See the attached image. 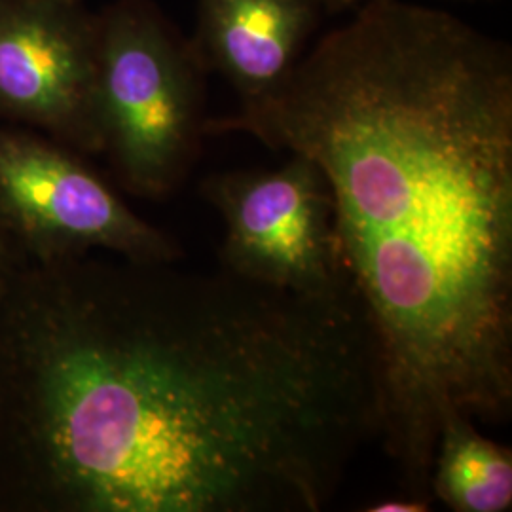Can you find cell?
Segmentation results:
<instances>
[{
    "mask_svg": "<svg viewBox=\"0 0 512 512\" xmlns=\"http://www.w3.org/2000/svg\"><path fill=\"white\" fill-rule=\"evenodd\" d=\"M310 158L378 363L380 425L431 497L452 416L512 408V54L450 12L365 0L272 95L207 118Z\"/></svg>",
    "mask_w": 512,
    "mask_h": 512,
    "instance_id": "1",
    "label": "cell"
},
{
    "mask_svg": "<svg viewBox=\"0 0 512 512\" xmlns=\"http://www.w3.org/2000/svg\"><path fill=\"white\" fill-rule=\"evenodd\" d=\"M95 25L101 154L129 194L160 200L198 158L209 73L152 0H114Z\"/></svg>",
    "mask_w": 512,
    "mask_h": 512,
    "instance_id": "2",
    "label": "cell"
},
{
    "mask_svg": "<svg viewBox=\"0 0 512 512\" xmlns=\"http://www.w3.org/2000/svg\"><path fill=\"white\" fill-rule=\"evenodd\" d=\"M200 194L224 220L220 268L228 274L311 298H357L329 183L310 158L293 154L275 169L215 173Z\"/></svg>",
    "mask_w": 512,
    "mask_h": 512,
    "instance_id": "3",
    "label": "cell"
},
{
    "mask_svg": "<svg viewBox=\"0 0 512 512\" xmlns=\"http://www.w3.org/2000/svg\"><path fill=\"white\" fill-rule=\"evenodd\" d=\"M0 219L33 260L105 251L177 262L181 245L141 219L73 148L37 131L0 128Z\"/></svg>",
    "mask_w": 512,
    "mask_h": 512,
    "instance_id": "4",
    "label": "cell"
},
{
    "mask_svg": "<svg viewBox=\"0 0 512 512\" xmlns=\"http://www.w3.org/2000/svg\"><path fill=\"white\" fill-rule=\"evenodd\" d=\"M0 118L101 154L97 25L76 0H0Z\"/></svg>",
    "mask_w": 512,
    "mask_h": 512,
    "instance_id": "5",
    "label": "cell"
},
{
    "mask_svg": "<svg viewBox=\"0 0 512 512\" xmlns=\"http://www.w3.org/2000/svg\"><path fill=\"white\" fill-rule=\"evenodd\" d=\"M321 0H198L190 44L207 73H220L256 103L291 76L323 14Z\"/></svg>",
    "mask_w": 512,
    "mask_h": 512,
    "instance_id": "6",
    "label": "cell"
},
{
    "mask_svg": "<svg viewBox=\"0 0 512 512\" xmlns=\"http://www.w3.org/2000/svg\"><path fill=\"white\" fill-rule=\"evenodd\" d=\"M431 495L456 512L511 511V448L482 435L471 418L452 416L437 439Z\"/></svg>",
    "mask_w": 512,
    "mask_h": 512,
    "instance_id": "7",
    "label": "cell"
},
{
    "mask_svg": "<svg viewBox=\"0 0 512 512\" xmlns=\"http://www.w3.org/2000/svg\"><path fill=\"white\" fill-rule=\"evenodd\" d=\"M368 512H425L431 511V499L416 494L385 497L365 507Z\"/></svg>",
    "mask_w": 512,
    "mask_h": 512,
    "instance_id": "8",
    "label": "cell"
},
{
    "mask_svg": "<svg viewBox=\"0 0 512 512\" xmlns=\"http://www.w3.org/2000/svg\"><path fill=\"white\" fill-rule=\"evenodd\" d=\"M21 256L23 253H21L16 239L12 238L6 224L0 219V293H2L4 285L8 283L12 272L16 270Z\"/></svg>",
    "mask_w": 512,
    "mask_h": 512,
    "instance_id": "9",
    "label": "cell"
},
{
    "mask_svg": "<svg viewBox=\"0 0 512 512\" xmlns=\"http://www.w3.org/2000/svg\"><path fill=\"white\" fill-rule=\"evenodd\" d=\"M361 2H365V0H321L323 8L327 12H342V10H349V8H357Z\"/></svg>",
    "mask_w": 512,
    "mask_h": 512,
    "instance_id": "10",
    "label": "cell"
},
{
    "mask_svg": "<svg viewBox=\"0 0 512 512\" xmlns=\"http://www.w3.org/2000/svg\"><path fill=\"white\" fill-rule=\"evenodd\" d=\"M76 2H82V0H76Z\"/></svg>",
    "mask_w": 512,
    "mask_h": 512,
    "instance_id": "11",
    "label": "cell"
}]
</instances>
